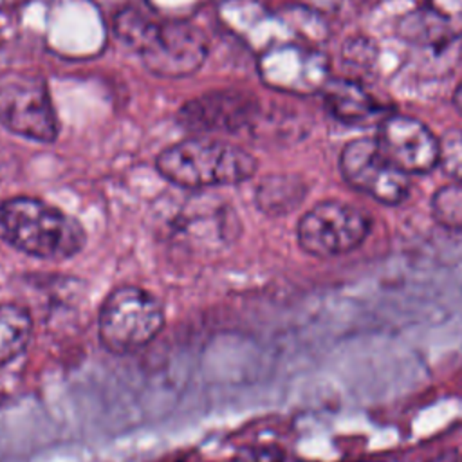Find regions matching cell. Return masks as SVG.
<instances>
[{"instance_id":"6da1fadb","label":"cell","mask_w":462,"mask_h":462,"mask_svg":"<svg viewBox=\"0 0 462 462\" xmlns=\"http://www.w3.org/2000/svg\"><path fill=\"white\" fill-rule=\"evenodd\" d=\"M0 242L40 260L61 262L83 251L87 231L60 208L18 195L0 202Z\"/></svg>"},{"instance_id":"7a4b0ae2","label":"cell","mask_w":462,"mask_h":462,"mask_svg":"<svg viewBox=\"0 0 462 462\" xmlns=\"http://www.w3.org/2000/svg\"><path fill=\"white\" fill-rule=\"evenodd\" d=\"M155 168L175 186L200 189L247 180L256 171V159L224 141L189 137L162 150Z\"/></svg>"},{"instance_id":"3957f363","label":"cell","mask_w":462,"mask_h":462,"mask_svg":"<svg viewBox=\"0 0 462 462\" xmlns=\"http://www.w3.org/2000/svg\"><path fill=\"white\" fill-rule=\"evenodd\" d=\"M164 327L162 303L146 289H112L97 314V337L105 350L123 356L148 346Z\"/></svg>"},{"instance_id":"277c9868","label":"cell","mask_w":462,"mask_h":462,"mask_svg":"<svg viewBox=\"0 0 462 462\" xmlns=\"http://www.w3.org/2000/svg\"><path fill=\"white\" fill-rule=\"evenodd\" d=\"M119 29L135 42L144 65L159 76H188L202 65L208 54L206 36L186 22L148 23L141 16H125Z\"/></svg>"},{"instance_id":"5b68a950","label":"cell","mask_w":462,"mask_h":462,"mask_svg":"<svg viewBox=\"0 0 462 462\" xmlns=\"http://www.w3.org/2000/svg\"><path fill=\"white\" fill-rule=\"evenodd\" d=\"M370 217L352 204L323 200L298 222L300 247L318 258H332L357 249L370 233Z\"/></svg>"},{"instance_id":"8992f818","label":"cell","mask_w":462,"mask_h":462,"mask_svg":"<svg viewBox=\"0 0 462 462\" xmlns=\"http://www.w3.org/2000/svg\"><path fill=\"white\" fill-rule=\"evenodd\" d=\"M339 170L354 189L381 204L395 206L408 197V173L383 153L375 139L361 137L346 143L339 155Z\"/></svg>"},{"instance_id":"52a82bcc","label":"cell","mask_w":462,"mask_h":462,"mask_svg":"<svg viewBox=\"0 0 462 462\" xmlns=\"http://www.w3.org/2000/svg\"><path fill=\"white\" fill-rule=\"evenodd\" d=\"M0 123L20 137L52 143L58 135V119L47 87L32 78L2 83Z\"/></svg>"},{"instance_id":"ba28073f","label":"cell","mask_w":462,"mask_h":462,"mask_svg":"<svg viewBox=\"0 0 462 462\" xmlns=\"http://www.w3.org/2000/svg\"><path fill=\"white\" fill-rule=\"evenodd\" d=\"M383 153L404 173H428L439 166V137L411 116L388 114L375 137Z\"/></svg>"},{"instance_id":"9c48e42d","label":"cell","mask_w":462,"mask_h":462,"mask_svg":"<svg viewBox=\"0 0 462 462\" xmlns=\"http://www.w3.org/2000/svg\"><path fill=\"white\" fill-rule=\"evenodd\" d=\"M256 114V101L235 88H220L189 99L179 110V123L197 134L236 132Z\"/></svg>"},{"instance_id":"30bf717a","label":"cell","mask_w":462,"mask_h":462,"mask_svg":"<svg viewBox=\"0 0 462 462\" xmlns=\"http://www.w3.org/2000/svg\"><path fill=\"white\" fill-rule=\"evenodd\" d=\"M325 103L336 119L352 126L379 125L388 116V108L352 79H332L325 88Z\"/></svg>"},{"instance_id":"8fae6325","label":"cell","mask_w":462,"mask_h":462,"mask_svg":"<svg viewBox=\"0 0 462 462\" xmlns=\"http://www.w3.org/2000/svg\"><path fill=\"white\" fill-rule=\"evenodd\" d=\"M415 32L428 42H446L462 36V0H424L415 14Z\"/></svg>"},{"instance_id":"7c38bea8","label":"cell","mask_w":462,"mask_h":462,"mask_svg":"<svg viewBox=\"0 0 462 462\" xmlns=\"http://www.w3.org/2000/svg\"><path fill=\"white\" fill-rule=\"evenodd\" d=\"M307 188L294 175H269L256 188V206L262 213L280 217L294 211L305 199Z\"/></svg>"},{"instance_id":"4fadbf2b","label":"cell","mask_w":462,"mask_h":462,"mask_svg":"<svg viewBox=\"0 0 462 462\" xmlns=\"http://www.w3.org/2000/svg\"><path fill=\"white\" fill-rule=\"evenodd\" d=\"M32 316L18 303H0V365L20 357L32 337Z\"/></svg>"},{"instance_id":"5bb4252c","label":"cell","mask_w":462,"mask_h":462,"mask_svg":"<svg viewBox=\"0 0 462 462\" xmlns=\"http://www.w3.org/2000/svg\"><path fill=\"white\" fill-rule=\"evenodd\" d=\"M431 215L442 227L462 231V182L442 186L433 193Z\"/></svg>"},{"instance_id":"9a60e30c","label":"cell","mask_w":462,"mask_h":462,"mask_svg":"<svg viewBox=\"0 0 462 462\" xmlns=\"http://www.w3.org/2000/svg\"><path fill=\"white\" fill-rule=\"evenodd\" d=\"M439 166L453 180L462 182V130H448L439 137Z\"/></svg>"},{"instance_id":"2e32d148","label":"cell","mask_w":462,"mask_h":462,"mask_svg":"<svg viewBox=\"0 0 462 462\" xmlns=\"http://www.w3.org/2000/svg\"><path fill=\"white\" fill-rule=\"evenodd\" d=\"M233 462H283V451L276 446H249L238 451Z\"/></svg>"},{"instance_id":"e0dca14e","label":"cell","mask_w":462,"mask_h":462,"mask_svg":"<svg viewBox=\"0 0 462 462\" xmlns=\"http://www.w3.org/2000/svg\"><path fill=\"white\" fill-rule=\"evenodd\" d=\"M453 103H455V106L458 108V112H462V81H460V85H458V87H457V90H455Z\"/></svg>"},{"instance_id":"ac0fdd59","label":"cell","mask_w":462,"mask_h":462,"mask_svg":"<svg viewBox=\"0 0 462 462\" xmlns=\"http://www.w3.org/2000/svg\"><path fill=\"white\" fill-rule=\"evenodd\" d=\"M431 462H457V457H455L453 451H449V453H444V455H440L439 458H435Z\"/></svg>"}]
</instances>
